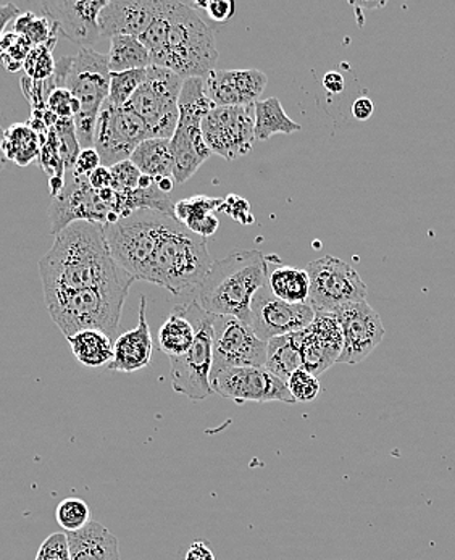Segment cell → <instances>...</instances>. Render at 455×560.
<instances>
[{"label":"cell","instance_id":"1","mask_svg":"<svg viewBox=\"0 0 455 560\" xmlns=\"http://www.w3.org/2000/svg\"><path fill=\"white\" fill-rule=\"evenodd\" d=\"M39 275L44 293L135 283L112 259L104 225L91 222L71 223L56 234L49 253L39 260Z\"/></svg>","mask_w":455,"mask_h":560},{"label":"cell","instance_id":"2","mask_svg":"<svg viewBox=\"0 0 455 560\" xmlns=\"http://www.w3.org/2000/svg\"><path fill=\"white\" fill-rule=\"evenodd\" d=\"M268 260L260 250H241L213 260L209 273L191 291L195 301L210 315H230L249 324L250 302L267 283Z\"/></svg>","mask_w":455,"mask_h":560},{"label":"cell","instance_id":"3","mask_svg":"<svg viewBox=\"0 0 455 560\" xmlns=\"http://www.w3.org/2000/svg\"><path fill=\"white\" fill-rule=\"evenodd\" d=\"M219 60L215 36L188 3L166 0L165 43L151 66L166 68L183 80L203 78Z\"/></svg>","mask_w":455,"mask_h":560},{"label":"cell","instance_id":"4","mask_svg":"<svg viewBox=\"0 0 455 560\" xmlns=\"http://www.w3.org/2000/svg\"><path fill=\"white\" fill-rule=\"evenodd\" d=\"M212 264L206 237L192 233L178 220L168 219L142 281L182 296L199 287Z\"/></svg>","mask_w":455,"mask_h":560},{"label":"cell","instance_id":"5","mask_svg":"<svg viewBox=\"0 0 455 560\" xmlns=\"http://www.w3.org/2000/svg\"><path fill=\"white\" fill-rule=\"evenodd\" d=\"M50 81L56 90L63 88L80 102V114L73 118L78 144L81 149L93 148L98 112L110 90L108 57L93 49H80L77 56L56 62Z\"/></svg>","mask_w":455,"mask_h":560},{"label":"cell","instance_id":"6","mask_svg":"<svg viewBox=\"0 0 455 560\" xmlns=\"http://www.w3.org/2000/svg\"><path fill=\"white\" fill-rule=\"evenodd\" d=\"M131 287L86 288V290L44 293L47 311L66 338L80 331L97 330L118 335L121 308Z\"/></svg>","mask_w":455,"mask_h":560},{"label":"cell","instance_id":"7","mask_svg":"<svg viewBox=\"0 0 455 560\" xmlns=\"http://www.w3.org/2000/svg\"><path fill=\"white\" fill-rule=\"evenodd\" d=\"M168 219L172 217L163 215L158 210L144 209L104 225L112 259L132 280L142 281Z\"/></svg>","mask_w":455,"mask_h":560},{"label":"cell","instance_id":"8","mask_svg":"<svg viewBox=\"0 0 455 560\" xmlns=\"http://www.w3.org/2000/svg\"><path fill=\"white\" fill-rule=\"evenodd\" d=\"M186 317L196 328V338L191 349L179 358L170 359L173 392L191 400H203L212 395L210 373H212V322L213 315L207 314L195 301L182 305Z\"/></svg>","mask_w":455,"mask_h":560},{"label":"cell","instance_id":"9","mask_svg":"<svg viewBox=\"0 0 455 560\" xmlns=\"http://www.w3.org/2000/svg\"><path fill=\"white\" fill-rule=\"evenodd\" d=\"M183 81L166 68L151 66L145 70L144 83L127 105L144 121L151 138L172 139L178 125Z\"/></svg>","mask_w":455,"mask_h":560},{"label":"cell","instance_id":"10","mask_svg":"<svg viewBox=\"0 0 455 560\" xmlns=\"http://www.w3.org/2000/svg\"><path fill=\"white\" fill-rule=\"evenodd\" d=\"M311 281L307 304L317 312L335 314L342 305L365 301L366 284L354 267L338 257H322L305 267Z\"/></svg>","mask_w":455,"mask_h":560},{"label":"cell","instance_id":"11","mask_svg":"<svg viewBox=\"0 0 455 560\" xmlns=\"http://www.w3.org/2000/svg\"><path fill=\"white\" fill-rule=\"evenodd\" d=\"M145 139H151V132L128 105L114 107L110 102H104L98 112L93 144L102 166L110 168L130 161L135 149Z\"/></svg>","mask_w":455,"mask_h":560},{"label":"cell","instance_id":"12","mask_svg":"<svg viewBox=\"0 0 455 560\" xmlns=\"http://www.w3.org/2000/svg\"><path fill=\"white\" fill-rule=\"evenodd\" d=\"M212 373L210 382L220 372L236 366H265L267 342L257 338L249 325L230 315H213Z\"/></svg>","mask_w":455,"mask_h":560},{"label":"cell","instance_id":"13","mask_svg":"<svg viewBox=\"0 0 455 560\" xmlns=\"http://www.w3.org/2000/svg\"><path fill=\"white\" fill-rule=\"evenodd\" d=\"M254 105L215 107L203 118L200 128H202L203 141L212 154L231 162L250 152L256 141Z\"/></svg>","mask_w":455,"mask_h":560},{"label":"cell","instance_id":"14","mask_svg":"<svg viewBox=\"0 0 455 560\" xmlns=\"http://www.w3.org/2000/svg\"><path fill=\"white\" fill-rule=\"evenodd\" d=\"M49 220L52 234H57L74 222L108 225L120 219L112 213L98 192L91 188L88 176L74 175L70 170V178L66 182L62 192L52 200Z\"/></svg>","mask_w":455,"mask_h":560},{"label":"cell","instance_id":"15","mask_svg":"<svg viewBox=\"0 0 455 560\" xmlns=\"http://www.w3.org/2000/svg\"><path fill=\"white\" fill-rule=\"evenodd\" d=\"M212 392L234 402L294 404L287 383L265 366H236L220 372L210 382Z\"/></svg>","mask_w":455,"mask_h":560},{"label":"cell","instance_id":"16","mask_svg":"<svg viewBox=\"0 0 455 560\" xmlns=\"http://www.w3.org/2000/svg\"><path fill=\"white\" fill-rule=\"evenodd\" d=\"M315 312L308 304H290L271 293L267 283L250 302L249 327L257 338L268 342L278 336L304 331L314 322Z\"/></svg>","mask_w":455,"mask_h":560},{"label":"cell","instance_id":"17","mask_svg":"<svg viewBox=\"0 0 455 560\" xmlns=\"http://www.w3.org/2000/svg\"><path fill=\"white\" fill-rule=\"evenodd\" d=\"M341 324L342 352L338 362L360 363L365 361L385 338V327L375 308L369 302H351L335 312Z\"/></svg>","mask_w":455,"mask_h":560},{"label":"cell","instance_id":"18","mask_svg":"<svg viewBox=\"0 0 455 560\" xmlns=\"http://www.w3.org/2000/svg\"><path fill=\"white\" fill-rule=\"evenodd\" d=\"M107 3L108 0H46L40 5L63 36L81 49H91L102 37L98 15Z\"/></svg>","mask_w":455,"mask_h":560},{"label":"cell","instance_id":"19","mask_svg":"<svg viewBox=\"0 0 455 560\" xmlns=\"http://www.w3.org/2000/svg\"><path fill=\"white\" fill-rule=\"evenodd\" d=\"M299 335L305 370L318 376L338 362L345 339L336 314L317 312L314 322Z\"/></svg>","mask_w":455,"mask_h":560},{"label":"cell","instance_id":"20","mask_svg":"<svg viewBox=\"0 0 455 560\" xmlns=\"http://www.w3.org/2000/svg\"><path fill=\"white\" fill-rule=\"evenodd\" d=\"M267 83V74L260 70H213L203 77L207 96L215 107L254 105Z\"/></svg>","mask_w":455,"mask_h":560},{"label":"cell","instance_id":"21","mask_svg":"<svg viewBox=\"0 0 455 560\" xmlns=\"http://www.w3.org/2000/svg\"><path fill=\"white\" fill-rule=\"evenodd\" d=\"M163 0L108 2L98 15L102 36L139 37L162 12Z\"/></svg>","mask_w":455,"mask_h":560},{"label":"cell","instance_id":"22","mask_svg":"<svg viewBox=\"0 0 455 560\" xmlns=\"http://www.w3.org/2000/svg\"><path fill=\"white\" fill-rule=\"evenodd\" d=\"M202 120L179 117L176 130L170 139L173 158V179L175 183L188 182L197 170L212 155L202 136Z\"/></svg>","mask_w":455,"mask_h":560},{"label":"cell","instance_id":"23","mask_svg":"<svg viewBox=\"0 0 455 560\" xmlns=\"http://www.w3.org/2000/svg\"><path fill=\"white\" fill-rule=\"evenodd\" d=\"M145 307H148V299L142 296L139 304L138 325L135 330L118 336L117 341L114 342V359L108 363V370L135 373L151 363L154 345H152Z\"/></svg>","mask_w":455,"mask_h":560},{"label":"cell","instance_id":"24","mask_svg":"<svg viewBox=\"0 0 455 560\" xmlns=\"http://www.w3.org/2000/svg\"><path fill=\"white\" fill-rule=\"evenodd\" d=\"M71 560H121L117 536L98 522L80 532L67 533Z\"/></svg>","mask_w":455,"mask_h":560},{"label":"cell","instance_id":"25","mask_svg":"<svg viewBox=\"0 0 455 560\" xmlns=\"http://www.w3.org/2000/svg\"><path fill=\"white\" fill-rule=\"evenodd\" d=\"M267 284L271 293L290 304H307L311 281L302 268L280 265L277 259H268Z\"/></svg>","mask_w":455,"mask_h":560},{"label":"cell","instance_id":"26","mask_svg":"<svg viewBox=\"0 0 455 560\" xmlns=\"http://www.w3.org/2000/svg\"><path fill=\"white\" fill-rule=\"evenodd\" d=\"M301 332V331H299ZM278 336L267 342V362L265 369L278 378L288 382L295 370L304 369L301 351V335Z\"/></svg>","mask_w":455,"mask_h":560},{"label":"cell","instance_id":"27","mask_svg":"<svg viewBox=\"0 0 455 560\" xmlns=\"http://www.w3.org/2000/svg\"><path fill=\"white\" fill-rule=\"evenodd\" d=\"M130 161L141 175L151 176L155 182L173 178V158L170 139L151 138L142 141L132 152Z\"/></svg>","mask_w":455,"mask_h":560},{"label":"cell","instance_id":"28","mask_svg":"<svg viewBox=\"0 0 455 560\" xmlns=\"http://www.w3.org/2000/svg\"><path fill=\"white\" fill-rule=\"evenodd\" d=\"M196 338V328L192 322L182 311V305H176L168 315L159 331V345L161 351L170 359L179 358L191 349Z\"/></svg>","mask_w":455,"mask_h":560},{"label":"cell","instance_id":"29","mask_svg":"<svg viewBox=\"0 0 455 560\" xmlns=\"http://www.w3.org/2000/svg\"><path fill=\"white\" fill-rule=\"evenodd\" d=\"M254 112H256V125H254L256 141H267L275 135H293L302 130L301 125L288 117L277 97L256 102Z\"/></svg>","mask_w":455,"mask_h":560},{"label":"cell","instance_id":"30","mask_svg":"<svg viewBox=\"0 0 455 560\" xmlns=\"http://www.w3.org/2000/svg\"><path fill=\"white\" fill-rule=\"evenodd\" d=\"M67 341L70 342L71 352L81 365L97 369L107 366L114 359V342L102 331H80L67 338Z\"/></svg>","mask_w":455,"mask_h":560},{"label":"cell","instance_id":"31","mask_svg":"<svg viewBox=\"0 0 455 560\" xmlns=\"http://www.w3.org/2000/svg\"><path fill=\"white\" fill-rule=\"evenodd\" d=\"M2 151L7 161L28 166L40 155V138L32 125L15 124L3 135Z\"/></svg>","mask_w":455,"mask_h":560},{"label":"cell","instance_id":"32","mask_svg":"<svg viewBox=\"0 0 455 560\" xmlns=\"http://www.w3.org/2000/svg\"><path fill=\"white\" fill-rule=\"evenodd\" d=\"M110 73L145 70L151 67V56L144 44L135 36L110 37V52L107 54Z\"/></svg>","mask_w":455,"mask_h":560},{"label":"cell","instance_id":"33","mask_svg":"<svg viewBox=\"0 0 455 560\" xmlns=\"http://www.w3.org/2000/svg\"><path fill=\"white\" fill-rule=\"evenodd\" d=\"M222 198H207V196H195V198L179 200L175 203V219L179 223L199 234L202 223L213 215L215 210L223 206Z\"/></svg>","mask_w":455,"mask_h":560},{"label":"cell","instance_id":"34","mask_svg":"<svg viewBox=\"0 0 455 560\" xmlns=\"http://www.w3.org/2000/svg\"><path fill=\"white\" fill-rule=\"evenodd\" d=\"M57 32L59 28L47 15L36 16L30 12L23 13L16 19L15 33L28 40L33 47L43 46V44L57 39Z\"/></svg>","mask_w":455,"mask_h":560},{"label":"cell","instance_id":"35","mask_svg":"<svg viewBox=\"0 0 455 560\" xmlns=\"http://www.w3.org/2000/svg\"><path fill=\"white\" fill-rule=\"evenodd\" d=\"M148 70V68H145ZM145 70L121 71L110 73V90H108V102L114 107H125L135 96L138 88L144 83Z\"/></svg>","mask_w":455,"mask_h":560},{"label":"cell","instance_id":"36","mask_svg":"<svg viewBox=\"0 0 455 560\" xmlns=\"http://www.w3.org/2000/svg\"><path fill=\"white\" fill-rule=\"evenodd\" d=\"M57 39L50 40V43L43 44V46L33 47L30 50L28 57L23 63L25 68L26 77L33 81H47L54 77L56 71V60H54L52 49L56 46Z\"/></svg>","mask_w":455,"mask_h":560},{"label":"cell","instance_id":"37","mask_svg":"<svg viewBox=\"0 0 455 560\" xmlns=\"http://www.w3.org/2000/svg\"><path fill=\"white\" fill-rule=\"evenodd\" d=\"M57 524L67 533L80 532L91 522L90 505L80 498H67L57 505Z\"/></svg>","mask_w":455,"mask_h":560},{"label":"cell","instance_id":"38","mask_svg":"<svg viewBox=\"0 0 455 560\" xmlns=\"http://www.w3.org/2000/svg\"><path fill=\"white\" fill-rule=\"evenodd\" d=\"M294 402H312L320 395L322 386L318 376L305 369L295 370L287 382Z\"/></svg>","mask_w":455,"mask_h":560},{"label":"cell","instance_id":"39","mask_svg":"<svg viewBox=\"0 0 455 560\" xmlns=\"http://www.w3.org/2000/svg\"><path fill=\"white\" fill-rule=\"evenodd\" d=\"M47 108L56 115L59 120H73L80 114V102L74 100L67 90L57 88L47 96Z\"/></svg>","mask_w":455,"mask_h":560},{"label":"cell","instance_id":"40","mask_svg":"<svg viewBox=\"0 0 455 560\" xmlns=\"http://www.w3.org/2000/svg\"><path fill=\"white\" fill-rule=\"evenodd\" d=\"M112 189L114 191L124 192L138 189L141 172L136 168L131 161H124L120 164L110 166Z\"/></svg>","mask_w":455,"mask_h":560},{"label":"cell","instance_id":"41","mask_svg":"<svg viewBox=\"0 0 455 560\" xmlns=\"http://www.w3.org/2000/svg\"><path fill=\"white\" fill-rule=\"evenodd\" d=\"M36 560H71L67 533H52L39 546Z\"/></svg>","mask_w":455,"mask_h":560},{"label":"cell","instance_id":"42","mask_svg":"<svg viewBox=\"0 0 455 560\" xmlns=\"http://www.w3.org/2000/svg\"><path fill=\"white\" fill-rule=\"evenodd\" d=\"M188 5L196 12L203 10L215 23H226L236 13V2L233 0H206V2L188 3Z\"/></svg>","mask_w":455,"mask_h":560},{"label":"cell","instance_id":"43","mask_svg":"<svg viewBox=\"0 0 455 560\" xmlns=\"http://www.w3.org/2000/svg\"><path fill=\"white\" fill-rule=\"evenodd\" d=\"M220 210L225 213H230L236 222L243 223V225H250L254 223V217L250 215V206L247 200L237 198V196L231 195L223 200V206Z\"/></svg>","mask_w":455,"mask_h":560},{"label":"cell","instance_id":"44","mask_svg":"<svg viewBox=\"0 0 455 560\" xmlns=\"http://www.w3.org/2000/svg\"><path fill=\"white\" fill-rule=\"evenodd\" d=\"M98 166H101V158H98L96 149H81L80 155H78L71 172L78 176H90Z\"/></svg>","mask_w":455,"mask_h":560},{"label":"cell","instance_id":"45","mask_svg":"<svg viewBox=\"0 0 455 560\" xmlns=\"http://www.w3.org/2000/svg\"><path fill=\"white\" fill-rule=\"evenodd\" d=\"M88 182H90L91 188L94 191H102V189L112 188V173L110 168L107 166H98L97 170H94L90 176H88Z\"/></svg>","mask_w":455,"mask_h":560},{"label":"cell","instance_id":"46","mask_svg":"<svg viewBox=\"0 0 455 560\" xmlns=\"http://www.w3.org/2000/svg\"><path fill=\"white\" fill-rule=\"evenodd\" d=\"M183 560H217L206 541H195L189 546Z\"/></svg>","mask_w":455,"mask_h":560},{"label":"cell","instance_id":"47","mask_svg":"<svg viewBox=\"0 0 455 560\" xmlns=\"http://www.w3.org/2000/svg\"><path fill=\"white\" fill-rule=\"evenodd\" d=\"M373 112H375V104L369 97H359L358 101L352 104V115L358 118L359 121L370 120Z\"/></svg>","mask_w":455,"mask_h":560},{"label":"cell","instance_id":"48","mask_svg":"<svg viewBox=\"0 0 455 560\" xmlns=\"http://www.w3.org/2000/svg\"><path fill=\"white\" fill-rule=\"evenodd\" d=\"M324 86L328 93L341 94L346 86L345 78L338 71H329V73L325 74Z\"/></svg>","mask_w":455,"mask_h":560},{"label":"cell","instance_id":"49","mask_svg":"<svg viewBox=\"0 0 455 560\" xmlns=\"http://www.w3.org/2000/svg\"><path fill=\"white\" fill-rule=\"evenodd\" d=\"M19 9H16L13 3H9V5L0 7V34H2L3 28H5L7 23L13 19V16L19 15Z\"/></svg>","mask_w":455,"mask_h":560},{"label":"cell","instance_id":"50","mask_svg":"<svg viewBox=\"0 0 455 560\" xmlns=\"http://www.w3.org/2000/svg\"><path fill=\"white\" fill-rule=\"evenodd\" d=\"M158 186L162 192H165V195H168V192H172L173 188H175V179H173V178L158 179Z\"/></svg>","mask_w":455,"mask_h":560},{"label":"cell","instance_id":"51","mask_svg":"<svg viewBox=\"0 0 455 560\" xmlns=\"http://www.w3.org/2000/svg\"><path fill=\"white\" fill-rule=\"evenodd\" d=\"M155 185V179L151 178V176L148 175H141V178H139L138 188L139 189H149L152 188V186Z\"/></svg>","mask_w":455,"mask_h":560},{"label":"cell","instance_id":"52","mask_svg":"<svg viewBox=\"0 0 455 560\" xmlns=\"http://www.w3.org/2000/svg\"><path fill=\"white\" fill-rule=\"evenodd\" d=\"M3 135H5V130L0 127V172H2L7 164H9V161H7L5 154H3L2 151Z\"/></svg>","mask_w":455,"mask_h":560}]
</instances>
